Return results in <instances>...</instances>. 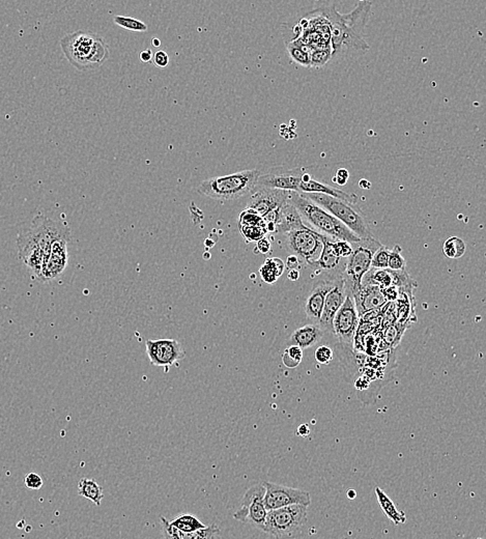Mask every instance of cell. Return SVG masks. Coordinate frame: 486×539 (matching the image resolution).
<instances>
[{
	"mask_svg": "<svg viewBox=\"0 0 486 539\" xmlns=\"http://www.w3.org/2000/svg\"><path fill=\"white\" fill-rule=\"evenodd\" d=\"M371 1H360L353 12L341 15L335 6L317 10L330 23L332 60L361 55L371 49L364 30L371 12Z\"/></svg>",
	"mask_w": 486,
	"mask_h": 539,
	"instance_id": "1",
	"label": "cell"
},
{
	"mask_svg": "<svg viewBox=\"0 0 486 539\" xmlns=\"http://www.w3.org/2000/svg\"><path fill=\"white\" fill-rule=\"evenodd\" d=\"M60 47L69 64L81 72L98 69L111 56L106 40L89 31L78 30L64 35Z\"/></svg>",
	"mask_w": 486,
	"mask_h": 539,
	"instance_id": "2",
	"label": "cell"
},
{
	"mask_svg": "<svg viewBox=\"0 0 486 539\" xmlns=\"http://www.w3.org/2000/svg\"><path fill=\"white\" fill-rule=\"evenodd\" d=\"M290 201L297 209L302 220L304 219L308 222L311 228H315L313 230L320 235H326L333 240L349 242L351 244L361 241L362 239L354 235L339 220L336 219L333 215L327 212L319 204L306 199L300 193L290 192Z\"/></svg>",
	"mask_w": 486,
	"mask_h": 539,
	"instance_id": "3",
	"label": "cell"
},
{
	"mask_svg": "<svg viewBox=\"0 0 486 539\" xmlns=\"http://www.w3.org/2000/svg\"><path fill=\"white\" fill-rule=\"evenodd\" d=\"M259 175V170H249L210 177L201 182L197 192L216 201H237L255 190Z\"/></svg>",
	"mask_w": 486,
	"mask_h": 539,
	"instance_id": "4",
	"label": "cell"
},
{
	"mask_svg": "<svg viewBox=\"0 0 486 539\" xmlns=\"http://www.w3.org/2000/svg\"><path fill=\"white\" fill-rule=\"evenodd\" d=\"M351 245L353 253L346 258V270L342 277L347 296L353 298L361 289L363 277L371 269L373 256L382 244L375 238H371Z\"/></svg>",
	"mask_w": 486,
	"mask_h": 539,
	"instance_id": "5",
	"label": "cell"
},
{
	"mask_svg": "<svg viewBox=\"0 0 486 539\" xmlns=\"http://www.w3.org/2000/svg\"><path fill=\"white\" fill-rule=\"evenodd\" d=\"M306 199L315 202L322 206L327 212L333 215L336 219L339 220L344 226H346L354 235L360 239H371L373 237L371 229L367 226L364 217L355 208L353 204L329 195L317 194V193H307L302 194Z\"/></svg>",
	"mask_w": 486,
	"mask_h": 539,
	"instance_id": "6",
	"label": "cell"
},
{
	"mask_svg": "<svg viewBox=\"0 0 486 539\" xmlns=\"http://www.w3.org/2000/svg\"><path fill=\"white\" fill-rule=\"evenodd\" d=\"M307 509L303 505H293L268 511L263 532L276 538L295 535L306 525Z\"/></svg>",
	"mask_w": 486,
	"mask_h": 539,
	"instance_id": "7",
	"label": "cell"
},
{
	"mask_svg": "<svg viewBox=\"0 0 486 539\" xmlns=\"http://www.w3.org/2000/svg\"><path fill=\"white\" fill-rule=\"evenodd\" d=\"M324 237L312 228L305 226L286 233V244L293 255L301 258L308 266L319 260L324 248Z\"/></svg>",
	"mask_w": 486,
	"mask_h": 539,
	"instance_id": "8",
	"label": "cell"
},
{
	"mask_svg": "<svg viewBox=\"0 0 486 539\" xmlns=\"http://www.w3.org/2000/svg\"><path fill=\"white\" fill-rule=\"evenodd\" d=\"M264 493H266V489L263 484L251 487L244 495L239 511L234 513V520L252 525L256 529L264 531V523L268 514L264 503Z\"/></svg>",
	"mask_w": 486,
	"mask_h": 539,
	"instance_id": "9",
	"label": "cell"
},
{
	"mask_svg": "<svg viewBox=\"0 0 486 539\" xmlns=\"http://www.w3.org/2000/svg\"><path fill=\"white\" fill-rule=\"evenodd\" d=\"M28 229L39 244L44 256L43 266L48 258L53 243L62 238H71V230L67 223L55 221L43 215L35 216Z\"/></svg>",
	"mask_w": 486,
	"mask_h": 539,
	"instance_id": "10",
	"label": "cell"
},
{
	"mask_svg": "<svg viewBox=\"0 0 486 539\" xmlns=\"http://www.w3.org/2000/svg\"><path fill=\"white\" fill-rule=\"evenodd\" d=\"M263 484L266 489L264 503L268 511L293 506V505H303L308 507L312 502L309 491L273 484V482H264Z\"/></svg>",
	"mask_w": 486,
	"mask_h": 539,
	"instance_id": "11",
	"label": "cell"
},
{
	"mask_svg": "<svg viewBox=\"0 0 486 539\" xmlns=\"http://www.w3.org/2000/svg\"><path fill=\"white\" fill-rule=\"evenodd\" d=\"M360 318L361 316H359L354 299L351 296H346V301L333 321V334L344 347H353L360 325Z\"/></svg>",
	"mask_w": 486,
	"mask_h": 539,
	"instance_id": "12",
	"label": "cell"
},
{
	"mask_svg": "<svg viewBox=\"0 0 486 539\" xmlns=\"http://www.w3.org/2000/svg\"><path fill=\"white\" fill-rule=\"evenodd\" d=\"M145 347L154 366L170 367L185 358V350L176 339H149Z\"/></svg>",
	"mask_w": 486,
	"mask_h": 539,
	"instance_id": "13",
	"label": "cell"
},
{
	"mask_svg": "<svg viewBox=\"0 0 486 539\" xmlns=\"http://www.w3.org/2000/svg\"><path fill=\"white\" fill-rule=\"evenodd\" d=\"M341 276L324 274L319 282L313 284L312 289H311L310 293H309L305 303H304V311H305L307 318L310 320L312 323H315V325L319 323L322 309H324L326 296L335 282H337L338 278L341 277Z\"/></svg>",
	"mask_w": 486,
	"mask_h": 539,
	"instance_id": "14",
	"label": "cell"
},
{
	"mask_svg": "<svg viewBox=\"0 0 486 539\" xmlns=\"http://www.w3.org/2000/svg\"><path fill=\"white\" fill-rule=\"evenodd\" d=\"M362 287L364 285H376L380 289L394 287L400 289H411L416 287V282L409 277L407 270L405 271H392V270L371 269L363 277Z\"/></svg>",
	"mask_w": 486,
	"mask_h": 539,
	"instance_id": "15",
	"label": "cell"
},
{
	"mask_svg": "<svg viewBox=\"0 0 486 539\" xmlns=\"http://www.w3.org/2000/svg\"><path fill=\"white\" fill-rule=\"evenodd\" d=\"M69 240L71 238H62L53 243L48 258L43 266L40 282H53L64 273L68 266Z\"/></svg>",
	"mask_w": 486,
	"mask_h": 539,
	"instance_id": "16",
	"label": "cell"
},
{
	"mask_svg": "<svg viewBox=\"0 0 486 539\" xmlns=\"http://www.w3.org/2000/svg\"><path fill=\"white\" fill-rule=\"evenodd\" d=\"M290 191L259 188L257 190H254V192L251 195L246 209L254 211L255 213L264 218L269 213L281 208L290 199Z\"/></svg>",
	"mask_w": 486,
	"mask_h": 539,
	"instance_id": "17",
	"label": "cell"
},
{
	"mask_svg": "<svg viewBox=\"0 0 486 539\" xmlns=\"http://www.w3.org/2000/svg\"><path fill=\"white\" fill-rule=\"evenodd\" d=\"M18 255L20 260L26 265L31 272V274L39 279L41 275L44 256L39 244L31 235L29 229H24L18 235L17 240Z\"/></svg>",
	"mask_w": 486,
	"mask_h": 539,
	"instance_id": "18",
	"label": "cell"
},
{
	"mask_svg": "<svg viewBox=\"0 0 486 539\" xmlns=\"http://www.w3.org/2000/svg\"><path fill=\"white\" fill-rule=\"evenodd\" d=\"M346 287H344V277H339L335 282L331 291L324 300V309L317 326L327 333L333 334V321L338 310L344 304L346 299Z\"/></svg>",
	"mask_w": 486,
	"mask_h": 539,
	"instance_id": "19",
	"label": "cell"
},
{
	"mask_svg": "<svg viewBox=\"0 0 486 539\" xmlns=\"http://www.w3.org/2000/svg\"><path fill=\"white\" fill-rule=\"evenodd\" d=\"M335 240L331 238L324 237V248H322V255L317 262L311 264V268L317 270L315 274H332V275L341 276L346 270V260L338 257L334 253L332 248V242Z\"/></svg>",
	"mask_w": 486,
	"mask_h": 539,
	"instance_id": "20",
	"label": "cell"
},
{
	"mask_svg": "<svg viewBox=\"0 0 486 539\" xmlns=\"http://www.w3.org/2000/svg\"><path fill=\"white\" fill-rule=\"evenodd\" d=\"M353 299L360 316L382 309L388 303L382 289L376 285H364Z\"/></svg>",
	"mask_w": 486,
	"mask_h": 539,
	"instance_id": "21",
	"label": "cell"
},
{
	"mask_svg": "<svg viewBox=\"0 0 486 539\" xmlns=\"http://www.w3.org/2000/svg\"><path fill=\"white\" fill-rule=\"evenodd\" d=\"M301 181L302 174H293L292 172H284V174L269 172V174L259 175L256 188L277 189V190L299 193Z\"/></svg>",
	"mask_w": 486,
	"mask_h": 539,
	"instance_id": "22",
	"label": "cell"
},
{
	"mask_svg": "<svg viewBox=\"0 0 486 539\" xmlns=\"http://www.w3.org/2000/svg\"><path fill=\"white\" fill-rule=\"evenodd\" d=\"M160 520L166 539H221L220 529L215 524L207 526L205 529L193 533H183L170 524L164 516H161Z\"/></svg>",
	"mask_w": 486,
	"mask_h": 539,
	"instance_id": "23",
	"label": "cell"
},
{
	"mask_svg": "<svg viewBox=\"0 0 486 539\" xmlns=\"http://www.w3.org/2000/svg\"><path fill=\"white\" fill-rule=\"evenodd\" d=\"M300 194H307V193H317V194L329 195V196L335 197V199H341V201H347L351 204H357L358 196L355 194H349V193L344 192V191L340 190V189L331 187L329 185H324V184L320 183V182L315 181V179H311L308 182L301 181L299 187Z\"/></svg>",
	"mask_w": 486,
	"mask_h": 539,
	"instance_id": "24",
	"label": "cell"
},
{
	"mask_svg": "<svg viewBox=\"0 0 486 539\" xmlns=\"http://www.w3.org/2000/svg\"><path fill=\"white\" fill-rule=\"evenodd\" d=\"M305 226L297 209L293 206L292 202L288 199V201L280 209L279 220H278L276 226V233L286 235V233H290V231L304 228Z\"/></svg>",
	"mask_w": 486,
	"mask_h": 539,
	"instance_id": "25",
	"label": "cell"
},
{
	"mask_svg": "<svg viewBox=\"0 0 486 539\" xmlns=\"http://www.w3.org/2000/svg\"><path fill=\"white\" fill-rule=\"evenodd\" d=\"M324 332L315 323H309L303 326L293 332L290 341L293 345H297L300 349L305 350L319 343L324 337Z\"/></svg>",
	"mask_w": 486,
	"mask_h": 539,
	"instance_id": "26",
	"label": "cell"
},
{
	"mask_svg": "<svg viewBox=\"0 0 486 539\" xmlns=\"http://www.w3.org/2000/svg\"><path fill=\"white\" fill-rule=\"evenodd\" d=\"M375 495L378 505L389 520H391L395 525L405 524L407 522V516H405V512L396 509L393 501L380 487H375Z\"/></svg>",
	"mask_w": 486,
	"mask_h": 539,
	"instance_id": "27",
	"label": "cell"
},
{
	"mask_svg": "<svg viewBox=\"0 0 486 539\" xmlns=\"http://www.w3.org/2000/svg\"><path fill=\"white\" fill-rule=\"evenodd\" d=\"M286 270V264L283 260L278 257L266 258L263 266L259 269L261 279L266 284H274L278 278L282 276Z\"/></svg>",
	"mask_w": 486,
	"mask_h": 539,
	"instance_id": "28",
	"label": "cell"
},
{
	"mask_svg": "<svg viewBox=\"0 0 486 539\" xmlns=\"http://www.w3.org/2000/svg\"><path fill=\"white\" fill-rule=\"evenodd\" d=\"M78 494L81 497L91 501L94 504L100 506L104 498L102 487L96 480L89 478H81L78 484Z\"/></svg>",
	"mask_w": 486,
	"mask_h": 539,
	"instance_id": "29",
	"label": "cell"
},
{
	"mask_svg": "<svg viewBox=\"0 0 486 539\" xmlns=\"http://www.w3.org/2000/svg\"><path fill=\"white\" fill-rule=\"evenodd\" d=\"M170 524L174 526L179 531L183 533H193L198 530L205 529L207 526L201 523L193 514L183 513L174 520L170 521Z\"/></svg>",
	"mask_w": 486,
	"mask_h": 539,
	"instance_id": "30",
	"label": "cell"
},
{
	"mask_svg": "<svg viewBox=\"0 0 486 539\" xmlns=\"http://www.w3.org/2000/svg\"><path fill=\"white\" fill-rule=\"evenodd\" d=\"M286 49L293 58V62L303 67H310V49L300 44L295 40H290L286 44Z\"/></svg>",
	"mask_w": 486,
	"mask_h": 539,
	"instance_id": "31",
	"label": "cell"
},
{
	"mask_svg": "<svg viewBox=\"0 0 486 539\" xmlns=\"http://www.w3.org/2000/svg\"><path fill=\"white\" fill-rule=\"evenodd\" d=\"M465 242L458 237H451L449 239L446 240L444 245H443V252L446 257L451 258V260H458V258L463 257L465 253Z\"/></svg>",
	"mask_w": 486,
	"mask_h": 539,
	"instance_id": "32",
	"label": "cell"
},
{
	"mask_svg": "<svg viewBox=\"0 0 486 539\" xmlns=\"http://www.w3.org/2000/svg\"><path fill=\"white\" fill-rule=\"evenodd\" d=\"M114 23L116 26L127 29V30L134 31V33H145L147 30V26L145 22L135 18L127 17V16H114Z\"/></svg>",
	"mask_w": 486,
	"mask_h": 539,
	"instance_id": "33",
	"label": "cell"
},
{
	"mask_svg": "<svg viewBox=\"0 0 486 539\" xmlns=\"http://www.w3.org/2000/svg\"><path fill=\"white\" fill-rule=\"evenodd\" d=\"M303 360V350L300 349L297 345H290L282 356V361L284 365L288 368H295L300 365Z\"/></svg>",
	"mask_w": 486,
	"mask_h": 539,
	"instance_id": "34",
	"label": "cell"
},
{
	"mask_svg": "<svg viewBox=\"0 0 486 539\" xmlns=\"http://www.w3.org/2000/svg\"><path fill=\"white\" fill-rule=\"evenodd\" d=\"M239 226L266 228L264 218L255 213L254 211L249 210V209H246L239 214Z\"/></svg>",
	"mask_w": 486,
	"mask_h": 539,
	"instance_id": "35",
	"label": "cell"
},
{
	"mask_svg": "<svg viewBox=\"0 0 486 539\" xmlns=\"http://www.w3.org/2000/svg\"><path fill=\"white\" fill-rule=\"evenodd\" d=\"M402 247L395 245L392 250H390L388 269L392 271H405L407 270V262L402 255Z\"/></svg>",
	"mask_w": 486,
	"mask_h": 539,
	"instance_id": "36",
	"label": "cell"
},
{
	"mask_svg": "<svg viewBox=\"0 0 486 539\" xmlns=\"http://www.w3.org/2000/svg\"><path fill=\"white\" fill-rule=\"evenodd\" d=\"M332 60L331 48L317 49L310 52V67H322L326 66Z\"/></svg>",
	"mask_w": 486,
	"mask_h": 539,
	"instance_id": "37",
	"label": "cell"
},
{
	"mask_svg": "<svg viewBox=\"0 0 486 539\" xmlns=\"http://www.w3.org/2000/svg\"><path fill=\"white\" fill-rule=\"evenodd\" d=\"M239 233L243 235L246 242H259V240L266 237V230L264 228H256V226H239Z\"/></svg>",
	"mask_w": 486,
	"mask_h": 539,
	"instance_id": "38",
	"label": "cell"
},
{
	"mask_svg": "<svg viewBox=\"0 0 486 539\" xmlns=\"http://www.w3.org/2000/svg\"><path fill=\"white\" fill-rule=\"evenodd\" d=\"M390 250L388 247L382 246L375 251L371 260V269L384 270L388 269Z\"/></svg>",
	"mask_w": 486,
	"mask_h": 539,
	"instance_id": "39",
	"label": "cell"
},
{
	"mask_svg": "<svg viewBox=\"0 0 486 539\" xmlns=\"http://www.w3.org/2000/svg\"><path fill=\"white\" fill-rule=\"evenodd\" d=\"M332 248L334 253L338 257L344 258V260H346L353 253V245L349 242L340 241V240H335L332 242Z\"/></svg>",
	"mask_w": 486,
	"mask_h": 539,
	"instance_id": "40",
	"label": "cell"
},
{
	"mask_svg": "<svg viewBox=\"0 0 486 539\" xmlns=\"http://www.w3.org/2000/svg\"><path fill=\"white\" fill-rule=\"evenodd\" d=\"M315 360L317 363L322 364V365H327L330 362H332L334 359L333 350L328 345H320L317 348L315 352Z\"/></svg>",
	"mask_w": 486,
	"mask_h": 539,
	"instance_id": "41",
	"label": "cell"
},
{
	"mask_svg": "<svg viewBox=\"0 0 486 539\" xmlns=\"http://www.w3.org/2000/svg\"><path fill=\"white\" fill-rule=\"evenodd\" d=\"M24 484H26L28 489L37 491V489H41L43 484H44V482H43L42 477L39 474L30 472L24 478Z\"/></svg>",
	"mask_w": 486,
	"mask_h": 539,
	"instance_id": "42",
	"label": "cell"
},
{
	"mask_svg": "<svg viewBox=\"0 0 486 539\" xmlns=\"http://www.w3.org/2000/svg\"><path fill=\"white\" fill-rule=\"evenodd\" d=\"M153 62L154 66L159 69H165L169 65V56L165 51L159 50L153 55Z\"/></svg>",
	"mask_w": 486,
	"mask_h": 539,
	"instance_id": "43",
	"label": "cell"
},
{
	"mask_svg": "<svg viewBox=\"0 0 486 539\" xmlns=\"http://www.w3.org/2000/svg\"><path fill=\"white\" fill-rule=\"evenodd\" d=\"M255 252L261 253V255H269L272 251V244H271L270 240L268 238L264 237L263 239L259 240L257 242L256 247H255Z\"/></svg>",
	"mask_w": 486,
	"mask_h": 539,
	"instance_id": "44",
	"label": "cell"
},
{
	"mask_svg": "<svg viewBox=\"0 0 486 539\" xmlns=\"http://www.w3.org/2000/svg\"><path fill=\"white\" fill-rule=\"evenodd\" d=\"M349 174L346 170H339L336 172L335 177L333 179V182L340 186L346 185L347 179H349Z\"/></svg>",
	"mask_w": 486,
	"mask_h": 539,
	"instance_id": "45",
	"label": "cell"
},
{
	"mask_svg": "<svg viewBox=\"0 0 486 539\" xmlns=\"http://www.w3.org/2000/svg\"><path fill=\"white\" fill-rule=\"evenodd\" d=\"M286 268L288 270H300L301 269V260L295 255L288 256Z\"/></svg>",
	"mask_w": 486,
	"mask_h": 539,
	"instance_id": "46",
	"label": "cell"
},
{
	"mask_svg": "<svg viewBox=\"0 0 486 539\" xmlns=\"http://www.w3.org/2000/svg\"><path fill=\"white\" fill-rule=\"evenodd\" d=\"M153 52L149 49H145V50L141 51L139 53V60L142 62H149L153 60Z\"/></svg>",
	"mask_w": 486,
	"mask_h": 539,
	"instance_id": "47",
	"label": "cell"
},
{
	"mask_svg": "<svg viewBox=\"0 0 486 539\" xmlns=\"http://www.w3.org/2000/svg\"><path fill=\"white\" fill-rule=\"evenodd\" d=\"M300 278V271L299 270H290V272H288V279L290 280V282H295L299 280Z\"/></svg>",
	"mask_w": 486,
	"mask_h": 539,
	"instance_id": "48",
	"label": "cell"
},
{
	"mask_svg": "<svg viewBox=\"0 0 486 539\" xmlns=\"http://www.w3.org/2000/svg\"><path fill=\"white\" fill-rule=\"evenodd\" d=\"M297 433L298 435H301V437H308L309 433H310L309 426H307V424H302V426H300L299 428H298Z\"/></svg>",
	"mask_w": 486,
	"mask_h": 539,
	"instance_id": "49",
	"label": "cell"
},
{
	"mask_svg": "<svg viewBox=\"0 0 486 539\" xmlns=\"http://www.w3.org/2000/svg\"><path fill=\"white\" fill-rule=\"evenodd\" d=\"M356 497H357V493H356L355 489H349V491H347V498L354 500Z\"/></svg>",
	"mask_w": 486,
	"mask_h": 539,
	"instance_id": "50",
	"label": "cell"
},
{
	"mask_svg": "<svg viewBox=\"0 0 486 539\" xmlns=\"http://www.w3.org/2000/svg\"><path fill=\"white\" fill-rule=\"evenodd\" d=\"M359 185L360 187L363 189H369L371 187V184L369 183L368 181H366V179H361V181H360Z\"/></svg>",
	"mask_w": 486,
	"mask_h": 539,
	"instance_id": "51",
	"label": "cell"
},
{
	"mask_svg": "<svg viewBox=\"0 0 486 539\" xmlns=\"http://www.w3.org/2000/svg\"><path fill=\"white\" fill-rule=\"evenodd\" d=\"M152 45H153L154 47H160L161 40L159 39H157V38H154V39L152 40Z\"/></svg>",
	"mask_w": 486,
	"mask_h": 539,
	"instance_id": "52",
	"label": "cell"
}]
</instances>
